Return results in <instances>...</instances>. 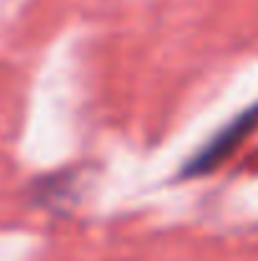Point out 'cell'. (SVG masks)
<instances>
[{"mask_svg":"<svg viewBox=\"0 0 258 261\" xmlns=\"http://www.w3.org/2000/svg\"><path fill=\"white\" fill-rule=\"evenodd\" d=\"M256 124H258V107L243 112V114H241L238 119H233L225 129H220V132L187 163L185 175H203V173H208V170H213V168H218V165H220L225 158H231L233 150L256 129Z\"/></svg>","mask_w":258,"mask_h":261,"instance_id":"obj_1","label":"cell"}]
</instances>
